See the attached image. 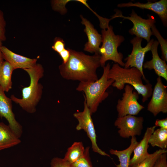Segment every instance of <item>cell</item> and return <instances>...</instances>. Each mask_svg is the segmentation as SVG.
Returning a JSON list of instances; mask_svg holds the SVG:
<instances>
[{"instance_id":"1","label":"cell","mask_w":167,"mask_h":167,"mask_svg":"<svg viewBox=\"0 0 167 167\" xmlns=\"http://www.w3.org/2000/svg\"><path fill=\"white\" fill-rule=\"evenodd\" d=\"M69 50V59L58 67L61 76L67 80L80 82H94L98 80L96 70L101 66L100 54L90 55L70 49Z\"/></svg>"},{"instance_id":"2","label":"cell","mask_w":167,"mask_h":167,"mask_svg":"<svg viewBox=\"0 0 167 167\" xmlns=\"http://www.w3.org/2000/svg\"><path fill=\"white\" fill-rule=\"evenodd\" d=\"M108 77L114 80L112 85L118 90L123 89L126 84L132 86L139 94L142 95L143 102L146 101L152 96L153 91L152 85L149 83L143 84L142 78L145 81L146 78L135 67L126 68L115 63L110 68Z\"/></svg>"},{"instance_id":"3","label":"cell","mask_w":167,"mask_h":167,"mask_svg":"<svg viewBox=\"0 0 167 167\" xmlns=\"http://www.w3.org/2000/svg\"><path fill=\"white\" fill-rule=\"evenodd\" d=\"M24 70L30 77L29 85L22 88V98L12 95L10 98L25 111L33 113L36 111V106L42 97L43 87L39 81L44 76V69L41 64L36 63L32 67Z\"/></svg>"},{"instance_id":"4","label":"cell","mask_w":167,"mask_h":167,"mask_svg":"<svg viewBox=\"0 0 167 167\" xmlns=\"http://www.w3.org/2000/svg\"><path fill=\"white\" fill-rule=\"evenodd\" d=\"M103 67V74L97 80L91 82H81L76 88L77 91L84 93L85 101L92 115L97 110L100 104L109 96L107 89L114 81L108 77L110 68L109 63Z\"/></svg>"},{"instance_id":"5","label":"cell","mask_w":167,"mask_h":167,"mask_svg":"<svg viewBox=\"0 0 167 167\" xmlns=\"http://www.w3.org/2000/svg\"><path fill=\"white\" fill-rule=\"evenodd\" d=\"M112 26L109 25L101 31L102 45L99 49V54L101 66L102 67L108 60L112 61L122 67L125 65L122 61L123 54L118 50L125 38L122 35H115Z\"/></svg>"},{"instance_id":"6","label":"cell","mask_w":167,"mask_h":167,"mask_svg":"<svg viewBox=\"0 0 167 167\" xmlns=\"http://www.w3.org/2000/svg\"><path fill=\"white\" fill-rule=\"evenodd\" d=\"M116 13L111 18L120 17L127 19L131 21L133 24V27L129 30V33L136 36L143 38L148 42L151 40L152 35L151 28L156 22L154 17L152 15L148 14L147 19H144L139 16L133 10L129 14L130 16H125L121 12L116 11Z\"/></svg>"},{"instance_id":"7","label":"cell","mask_w":167,"mask_h":167,"mask_svg":"<svg viewBox=\"0 0 167 167\" xmlns=\"http://www.w3.org/2000/svg\"><path fill=\"white\" fill-rule=\"evenodd\" d=\"M90 110L85 101H84V109L82 111L75 113L74 117L77 119L78 124L76 129L77 130H84L90 139L92 143V151L101 155L110 157L109 155L101 150L96 142V135Z\"/></svg>"},{"instance_id":"8","label":"cell","mask_w":167,"mask_h":167,"mask_svg":"<svg viewBox=\"0 0 167 167\" xmlns=\"http://www.w3.org/2000/svg\"><path fill=\"white\" fill-rule=\"evenodd\" d=\"M124 89L122 97L118 100L116 106L118 117L137 115L144 108L138 101L139 94L134 91V88L130 85H126Z\"/></svg>"},{"instance_id":"9","label":"cell","mask_w":167,"mask_h":167,"mask_svg":"<svg viewBox=\"0 0 167 167\" xmlns=\"http://www.w3.org/2000/svg\"><path fill=\"white\" fill-rule=\"evenodd\" d=\"M142 40V38L135 36L131 40V43L133 45L132 49L131 54L125 59L126 62L124 67H135L145 77L143 70L144 57L146 53L150 51L154 40L151 39L144 47L141 45Z\"/></svg>"},{"instance_id":"10","label":"cell","mask_w":167,"mask_h":167,"mask_svg":"<svg viewBox=\"0 0 167 167\" xmlns=\"http://www.w3.org/2000/svg\"><path fill=\"white\" fill-rule=\"evenodd\" d=\"M143 121L142 117L127 115L118 117L114 125L119 129L118 132L121 137L128 138L130 137L140 135L143 129Z\"/></svg>"},{"instance_id":"11","label":"cell","mask_w":167,"mask_h":167,"mask_svg":"<svg viewBox=\"0 0 167 167\" xmlns=\"http://www.w3.org/2000/svg\"><path fill=\"white\" fill-rule=\"evenodd\" d=\"M156 80L147 107V110L154 116L160 112L167 113V86L163 83L160 77Z\"/></svg>"},{"instance_id":"12","label":"cell","mask_w":167,"mask_h":167,"mask_svg":"<svg viewBox=\"0 0 167 167\" xmlns=\"http://www.w3.org/2000/svg\"><path fill=\"white\" fill-rule=\"evenodd\" d=\"M12 101L10 98L6 96L5 92L0 86V117L7 120L8 126L20 138L23 133L22 127L15 119L12 111Z\"/></svg>"},{"instance_id":"13","label":"cell","mask_w":167,"mask_h":167,"mask_svg":"<svg viewBox=\"0 0 167 167\" xmlns=\"http://www.w3.org/2000/svg\"><path fill=\"white\" fill-rule=\"evenodd\" d=\"M117 6L120 8L136 7L141 9L151 10L159 16L164 26H167V0H160L154 2L148 1L146 3H142L139 2L133 3L130 2L126 3L119 4Z\"/></svg>"},{"instance_id":"14","label":"cell","mask_w":167,"mask_h":167,"mask_svg":"<svg viewBox=\"0 0 167 167\" xmlns=\"http://www.w3.org/2000/svg\"><path fill=\"white\" fill-rule=\"evenodd\" d=\"M81 23L85 26L84 31L88 38L84 45L85 51L94 54H99V49L102 43L101 35L99 34L93 25L86 19L80 15Z\"/></svg>"},{"instance_id":"15","label":"cell","mask_w":167,"mask_h":167,"mask_svg":"<svg viewBox=\"0 0 167 167\" xmlns=\"http://www.w3.org/2000/svg\"><path fill=\"white\" fill-rule=\"evenodd\" d=\"M1 50L4 59L9 62L14 70L29 69L37 63L36 58H31L16 54L4 46H2Z\"/></svg>"},{"instance_id":"16","label":"cell","mask_w":167,"mask_h":167,"mask_svg":"<svg viewBox=\"0 0 167 167\" xmlns=\"http://www.w3.org/2000/svg\"><path fill=\"white\" fill-rule=\"evenodd\" d=\"M159 45L157 41H154L150 51L152 54V59L143 64V68L149 70H154L159 77H162L167 81V65L166 61L162 59L158 52Z\"/></svg>"},{"instance_id":"17","label":"cell","mask_w":167,"mask_h":167,"mask_svg":"<svg viewBox=\"0 0 167 167\" xmlns=\"http://www.w3.org/2000/svg\"><path fill=\"white\" fill-rule=\"evenodd\" d=\"M156 127L154 126L147 128L142 139L133 150L134 155L130 161L129 167L140 163L149 156L150 154L148 152L149 147L148 141Z\"/></svg>"},{"instance_id":"18","label":"cell","mask_w":167,"mask_h":167,"mask_svg":"<svg viewBox=\"0 0 167 167\" xmlns=\"http://www.w3.org/2000/svg\"><path fill=\"white\" fill-rule=\"evenodd\" d=\"M19 138L8 125L0 123V151L19 144Z\"/></svg>"},{"instance_id":"19","label":"cell","mask_w":167,"mask_h":167,"mask_svg":"<svg viewBox=\"0 0 167 167\" xmlns=\"http://www.w3.org/2000/svg\"><path fill=\"white\" fill-rule=\"evenodd\" d=\"M139 142L135 136H133L131 139L130 145L127 148L121 151L112 149L110 150V153L117 156L119 159L120 163L116 165V167H129L131 156Z\"/></svg>"},{"instance_id":"20","label":"cell","mask_w":167,"mask_h":167,"mask_svg":"<svg viewBox=\"0 0 167 167\" xmlns=\"http://www.w3.org/2000/svg\"><path fill=\"white\" fill-rule=\"evenodd\" d=\"M14 70L11 65L6 61L0 66V86L5 92H8L12 88V75Z\"/></svg>"},{"instance_id":"21","label":"cell","mask_w":167,"mask_h":167,"mask_svg":"<svg viewBox=\"0 0 167 167\" xmlns=\"http://www.w3.org/2000/svg\"><path fill=\"white\" fill-rule=\"evenodd\" d=\"M148 143L153 147L156 146L161 149L167 148V129L159 128L155 130L150 137Z\"/></svg>"},{"instance_id":"22","label":"cell","mask_w":167,"mask_h":167,"mask_svg":"<svg viewBox=\"0 0 167 167\" xmlns=\"http://www.w3.org/2000/svg\"><path fill=\"white\" fill-rule=\"evenodd\" d=\"M85 150L82 142H75L68 148L63 159L71 164L83 155Z\"/></svg>"},{"instance_id":"23","label":"cell","mask_w":167,"mask_h":167,"mask_svg":"<svg viewBox=\"0 0 167 167\" xmlns=\"http://www.w3.org/2000/svg\"><path fill=\"white\" fill-rule=\"evenodd\" d=\"M167 152L166 149H159L150 154L148 157L140 163L129 167H153L156 161L159 156L161 154Z\"/></svg>"},{"instance_id":"24","label":"cell","mask_w":167,"mask_h":167,"mask_svg":"<svg viewBox=\"0 0 167 167\" xmlns=\"http://www.w3.org/2000/svg\"><path fill=\"white\" fill-rule=\"evenodd\" d=\"M152 35L155 36L161 46L162 57L164 60L167 61V41L161 36L155 24L151 28Z\"/></svg>"},{"instance_id":"25","label":"cell","mask_w":167,"mask_h":167,"mask_svg":"<svg viewBox=\"0 0 167 167\" xmlns=\"http://www.w3.org/2000/svg\"><path fill=\"white\" fill-rule=\"evenodd\" d=\"M90 147L85 148L83 155L75 162L71 164L72 167H92L89 156Z\"/></svg>"},{"instance_id":"26","label":"cell","mask_w":167,"mask_h":167,"mask_svg":"<svg viewBox=\"0 0 167 167\" xmlns=\"http://www.w3.org/2000/svg\"><path fill=\"white\" fill-rule=\"evenodd\" d=\"M70 1H71V0H53L52 1V8L54 10L59 12L61 14H64L66 12V5Z\"/></svg>"},{"instance_id":"27","label":"cell","mask_w":167,"mask_h":167,"mask_svg":"<svg viewBox=\"0 0 167 167\" xmlns=\"http://www.w3.org/2000/svg\"><path fill=\"white\" fill-rule=\"evenodd\" d=\"M6 23L4 13L0 9V40L2 41H5L6 40Z\"/></svg>"},{"instance_id":"28","label":"cell","mask_w":167,"mask_h":167,"mask_svg":"<svg viewBox=\"0 0 167 167\" xmlns=\"http://www.w3.org/2000/svg\"><path fill=\"white\" fill-rule=\"evenodd\" d=\"M51 167H72L71 164L63 158H53L50 162Z\"/></svg>"},{"instance_id":"29","label":"cell","mask_w":167,"mask_h":167,"mask_svg":"<svg viewBox=\"0 0 167 167\" xmlns=\"http://www.w3.org/2000/svg\"><path fill=\"white\" fill-rule=\"evenodd\" d=\"M65 43L62 38L56 37L54 40L52 48L59 54L65 49Z\"/></svg>"},{"instance_id":"30","label":"cell","mask_w":167,"mask_h":167,"mask_svg":"<svg viewBox=\"0 0 167 167\" xmlns=\"http://www.w3.org/2000/svg\"><path fill=\"white\" fill-rule=\"evenodd\" d=\"M153 167H167V153H163L159 156Z\"/></svg>"},{"instance_id":"31","label":"cell","mask_w":167,"mask_h":167,"mask_svg":"<svg viewBox=\"0 0 167 167\" xmlns=\"http://www.w3.org/2000/svg\"><path fill=\"white\" fill-rule=\"evenodd\" d=\"M59 55L62 60V63H66L69 59L70 53L69 48L65 49L59 54Z\"/></svg>"},{"instance_id":"32","label":"cell","mask_w":167,"mask_h":167,"mask_svg":"<svg viewBox=\"0 0 167 167\" xmlns=\"http://www.w3.org/2000/svg\"><path fill=\"white\" fill-rule=\"evenodd\" d=\"M155 126L165 129H167V118L161 119H157L155 122Z\"/></svg>"},{"instance_id":"33","label":"cell","mask_w":167,"mask_h":167,"mask_svg":"<svg viewBox=\"0 0 167 167\" xmlns=\"http://www.w3.org/2000/svg\"><path fill=\"white\" fill-rule=\"evenodd\" d=\"M2 41L0 40V66L4 61L3 54L1 50V48L2 46Z\"/></svg>"}]
</instances>
